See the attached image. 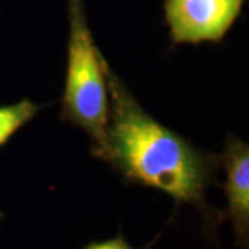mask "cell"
<instances>
[{"label": "cell", "instance_id": "1", "mask_svg": "<svg viewBox=\"0 0 249 249\" xmlns=\"http://www.w3.org/2000/svg\"><path fill=\"white\" fill-rule=\"evenodd\" d=\"M106 75L109 124L103 160L127 183L163 191L175 199L176 206H196L202 213L205 229L214 232L223 214L208 206L205 194L214 184L219 155L198 150L155 121L108 64Z\"/></svg>", "mask_w": 249, "mask_h": 249}, {"label": "cell", "instance_id": "2", "mask_svg": "<svg viewBox=\"0 0 249 249\" xmlns=\"http://www.w3.org/2000/svg\"><path fill=\"white\" fill-rule=\"evenodd\" d=\"M68 61L60 119L83 129L91 140V154L103 160L109 124L108 62L93 39L83 0H68Z\"/></svg>", "mask_w": 249, "mask_h": 249}, {"label": "cell", "instance_id": "3", "mask_svg": "<svg viewBox=\"0 0 249 249\" xmlns=\"http://www.w3.org/2000/svg\"><path fill=\"white\" fill-rule=\"evenodd\" d=\"M247 0H163L173 45L222 43Z\"/></svg>", "mask_w": 249, "mask_h": 249}, {"label": "cell", "instance_id": "4", "mask_svg": "<svg viewBox=\"0 0 249 249\" xmlns=\"http://www.w3.org/2000/svg\"><path fill=\"white\" fill-rule=\"evenodd\" d=\"M226 170L224 193L227 198V216L235 232V244L248 249L249 242V147L248 142L230 137L219 155Z\"/></svg>", "mask_w": 249, "mask_h": 249}, {"label": "cell", "instance_id": "5", "mask_svg": "<svg viewBox=\"0 0 249 249\" xmlns=\"http://www.w3.org/2000/svg\"><path fill=\"white\" fill-rule=\"evenodd\" d=\"M43 108L32 103L29 98H22L16 104L0 107V148L11 140V137L29 124Z\"/></svg>", "mask_w": 249, "mask_h": 249}, {"label": "cell", "instance_id": "6", "mask_svg": "<svg viewBox=\"0 0 249 249\" xmlns=\"http://www.w3.org/2000/svg\"><path fill=\"white\" fill-rule=\"evenodd\" d=\"M83 249H134L129 245V242L124 240L122 234L112 240L103 241V242H91L86 248Z\"/></svg>", "mask_w": 249, "mask_h": 249}, {"label": "cell", "instance_id": "7", "mask_svg": "<svg viewBox=\"0 0 249 249\" xmlns=\"http://www.w3.org/2000/svg\"><path fill=\"white\" fill-rule=\"evenodd\" d=\"M3 217H4V213H3V212H1V211H0V222H1V220H3Z\"/></svg>", "mask_w": 249, "mask_h": 249}]
</instances>
